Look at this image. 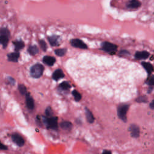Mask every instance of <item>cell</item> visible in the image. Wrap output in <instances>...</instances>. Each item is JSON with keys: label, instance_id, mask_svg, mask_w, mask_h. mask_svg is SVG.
Wrapping results in <instances>:
<instances>
[{"label": "cell", "instance_id": "obj_1", "mask_svg": "<svg viewBox=\"0 0 154 154\" xmlns=\"http://www.w3.org/2000/svg\"><path fill=\"white\" fill-rule=\"evenodd\" d=\"M43 122L45 126L53 130H57L58 129V118L57 117H43Z\"/></svg>", "mask_w": 154, "mask_h": 154}, {"label": "cell", "instance_id": "obj_2", "mask_svg": "<svg viewBox=\"0 0 154 154\" xmlns=\"http://www.w3.org/2000/svg\"><path fill=\"white\" fill-rule=\"evenodd\" d=\"M44 67L39 63L33 65L30 69V75L34 78H39L43 74Z\"/></svg>", "mask_w": 154, "mask_h": 154}, {"label": "cell", "instance_id": "obj_3", "mask_svg": "<svg viewBox=\"0 0 154 154\" xmlns=\"http://www.w3.org/2000/svg\"><path fill=\"white\" fill-rule=\"evenodd\" d=\"M129 105L127 104H121L117 108V115L122 121L124 122H127V112L128 110Z\"/></svg>", "mask_w": 154, "mask_h": 154}, {"label": "cell", "instance_id": "obj_4", "mask_svg": "<svg viewBox=\"0 0 154 154\" xmlns=\"http://www.w3.org/2000/svg\"><path fill=\"white\" fill-rule=\"evenodd\" d=\"M101 49L108 53H114L116 51L117 49V45L113 44L112 43H109L108 42H105L102 43Z\"/></svg>", "mask_w": 154, "mask_h": 154}, {"label": "cell", "instance_id": "obj_5", "mask_svg": "<svg viewBox=\"0 0 154 154\" xmlns=\"http://www.w3.org/2000/svg\"><path fill=\"white\" fill-rule=\"evenodd\" d=\"M11 140L19 147H22L25 144L23 138L17 133H14L11 135Z\"/></svg>", "mask_w": 154, "mask_h": 154}, {"label": "cell", "instance_id": "obj_6", "mask_svg": "<svg viewBox=\"0 0 154 154\" xmlns=\"http://www.w3.org/2000/svg\"><path fill=\"white\" fill-rule=\"evenodd\" d=\"M70 44L72 46L75 48H78L83 49H85L87 48V46L86 45V44L84 42H83L81 40L78 38H74L71 40Z\"/></svg>", "mask_w": 154, "mask_h": 154}, {"label": "cell", "instance_id": "obj_7", "mask_svg": "<svg viewBox=\"0 0 154 154\" xmlns=\"http://www.w3.org/2000/svg\"><path fill=\"white\" fill-rule=\"evenodd\" d=\"M130 134L131 137H132L133 138H138L140 136V128L139 127L135 125V124H132L129 128Z\"/></svg>", "mask_w": 154, "mask_h": 154}, {"label": "cell", "instance_id": "obj_8", "mask_svg": "<svg viewBox=\"0 0 154 154\" xmlns=\"http://www.w3.org/2000/svg\"><path fill=\"white\" fill-rule=\"evenodd\" d=\"M25 100H26V105L29 109H33L34 108V102L32 96L29 93H27L25 95Z\"/></svg>", "mask_w": 154, "mask_h": 154}, {"label": "cell", "instance_id": "obj_9", "mask_svg": "<svg viewBox=\"0 0 154 154\" xmlns=\"http://www.w3.org/2000/svg\"><path fill=\"white\" fill-rule=\"evenodd\" d=\"M149 53L147 51H138L135 54V58L137 60L147 59L149 56Z\"/></svg>", "mask_w": 154, "mask_h": 154}, {"label": "cell", "instance_id": "obj_10", "mask_svg": "<svg viewBox=\"0 0 154 154\" xmlns=\"http://www.w3.org/2000/svg\"><path fill=\"white\" fill-rule=\"evenodd\" d=\"M55 61H56L55 58L51 56H48V55L45 56L43 58V62L45 64L49 66H53L54 64V63H55Z\"/></svg>", "mask_w": 154, "mask_h": 154}, {"label": "cell", "instance_id": "obj_11", "mask_svg": "<svg viewBox=\"0 0 154 154\" xmlns=\"http://www.w3.org/2000/svg\"><path fill=\"white\" fill-rule=\"evenodd\" d=\"M64 77V74L62 71V70L60 69L55 70L52 74V78L55 81H58L60 79L63 78Z\"/></svg>", "mask_w": 154, "mask_h": 154}, {"label": "cell", "instance_id": "obj_12", "mask_svg": "<svg viewBox=\"0 0 154 154\" xmlns=\"http://www.w3.org/2000/svg\"><path fill=\"white\" fill-rule=\"evenodd\" d=\"M19 52H11L7 55L8 60L10 61L13 62H17L18 59L19 58Z\"/></svg>", "mask_w": 154, "mask_h": 154}, {"label": "cell", "instance_id": "obj_13", "mask_svg": "<svg viewBox=\"0 0 154 154\" xmlns=\"http://www.w3.org/2000/svg\"><path fill=\"white\" fill-rule=\"evenodd\" d=\"M72 126V123L69 121H63L60 123V127L65 131H70Z\"/></svg>", "mask_w": 154, "mask_h": 154}, {"label": "cell", "instance_id": "obj_14", "mask_svg": "<svg viewBox=\"0 0 154 154\" xmlns=\"http://www.w3.org/2000/svg\"><path fill=\"white\" fill-rule=\"evenodd\" d=\"M85 116H86V119H87V122L90 123H93V122L94 120V117L92 112L87 108H85Z\"/></svg>", "mask_w": 154, "mask_h": 154}, {"label": "cell", "instance_id": "obj_15", "mask_svg": "<svg viewBox=\"0 0 154 154\" xmlns=\"http://www.w3.org/2000/svg\"><path fill=\"white\" fill-rule=\"evenodd\" d=\"M141 5V2L137 0H132L128 2L127 7L130 8H137Z\"/></svg>", "mask_w": 154, "mask_h": 154}, {"label": "cell", "instance_id": "obj_16", "mask_svg": "<svg viewBox=\"0 0 154 154\" xmlns=\"http://www.w3.org/2000/svg\"><path fill=\"white\" fill-rule=\"evenodd\" d=\"M141 65L143 66V67L144 68V69L146 70V71L149 73V74H151L152 72L153 71L154 69L153 66L147 62H142L141 63Z\"/></svg>", "mask_w": 154, "mask_h": 154}, {"label": "cell", "instance_id": "obj_17", "mask_svg": "<svg viewBox=\"0 0 154 154\" xmlns=\"http://www.w3.org/2000/svg\"><path fill=\"white\" fill-rule=\"evenodd\" d=\"M48 41L49 42V43L51 44V46H55L58 45V37L56 35H52L48 37Z\"/></svg>", "mask_w": 154, "mask_h": 154}, {"label": "cell", "instance_id": "obj_18", "mask_svg": "<svg viewBox=\"0 0 154 154\" xmlns=\"http://www.w3.org/2000/svg\"><path fill=\"white\" fill-rule=\"evenodd\" d=\"M13 43H14V45L15 46V50L17 52H18L20 49H23V48L25 46L23 42H22L21 40H16V41L14 42Z\"/></svg>", "mask_w": 154, "mask_h": 154}, {"label": "cell", "instance_id": "obj_19", "mask_svg": "<svg viewBox=\"0 0 154 154\" xmlns=\"http://www.w3.org/2000/svg\"><path fill=\"white\" fill-rule=\"evenodd\" d=\"M8 36L4 35H0V44L2 45V46L5 48L8 45Z\"/></svg>", "mask_w": 154, "mask_h": 154}, {"label": "cell", "instance_id": "obj_20", "mask_svg": "<svg viewBox=\"0 0 154 154\" xmlns=\"http://www.w3.org/2000/svg\"><path fill=\"white\" fill-rule=\"evenodd\" d=\"M28 52L31 55H35L37 54L38 53L39 50L38 48L35 46V45H32V46H30L28 49Z\"/></svg>", "mask_w": 154, "mask_h": 154}, {"label": "cell", "instance_id": "obj_21", "mask_svg": "<svg viewBox=\"0 0 154 154\" xmlns=\"http://www.w3.org/2000/svg\"><path fill=\"white\" fill-rule=\"evenodd\" d=\"M18 89H19V91L20 93V94H22L23 95H26L28 93L26 88L23 84H19L18 86Z\"/></svg>", "mask_w": 154, "mask_h": 154}, {"label": "cell", "instance_id": "obj_22", "mask_svg": "<svg viewBox=\"0 0 154 154\" xmlns=\"http://www.w3.org/2000/svg\"><path fill=\"white\" fill-rule=\"evenodd\" d=\"M72 95L74 97V99L76 102H78L81 99V95L77 90H73L72 91Z\"/></svg>", "mask_w": 154, "mask_h": 154}, {"label": "cell", "instance_id": "obj_23", "mask_svg": "<svg viewBox=\"0 0 154 154\" xmlns=\"http://www.w3.org/2000/svg\"><path fill=\"white\" fill-rule=\"evenodd\" d=\"M66 52V49L64 48L63 49H57L56 50H55V53L57 55L59 56V57H63L65 55Z\"/></svg>", "mask_w": 154, "mask_h": 154}, {"label": "cell", "instance_id": "obj_24", "mask_svg": "<svg viewBox=\"0 0 154 154\" xmlns=\"http://www.w3.org/2000/svg\"><path fill=\"white\" fill-rule=\"evenodd\" d=\"M60 87L61 88H62L63 90H68V89L70 88V84L67 81H64V82H61L60 84Z\"/></svg>", "mask_w": 154, "mask_h": 154}, {"label": "cell", "instance_id": "obj_25", "mask_svg": "<svg viewBox=\"0 0 154 154\" xmlns=\"http://www.w3.org/2000/svg\"><path fill=\"white\" fill-rule=\"evenodd\" d=\"M0 35H4L9 37L10 32L7 28H0Z\"/></svg>", "mask_w": 154, "mask_h": 154}, {"label": "cell", "instance_id": "obj_26", "mask_svg": "<svg viewBox=\"0 0 154 154\" xmlns=\"http://www.w3.org/2000/svg\"><path fill=\"white\" fill-rule=\"evenodd\" d=\"M146 83L149 85H154V75L150 76L147 79Z\"/></svg>", "mask_w": 154, "mask_h": 154}, {"label": "cell", "instance_id": "obj_27", "mask_svg": "<svg viewBox=\"0 0 154 154\" xmlns=\"http://www.w3.org/2000/svg\"><path fill=\"white\" fill-rule=\"evenodd\" d=\"M39 45H40L41 48H42L44 51H45L46 50L47 45H46V42H45L43 40H39Z\"/></svg>", "mask_w": 154, "mask_h": 154}, {"label": "cell", "instance_id": "obj_28", "mask_svg": "<svg viewBox=\"0 0 154 154\" xmlns=\"http://www.w3.org/2000/svg\"><path fill=\"white\" fill-rule=\"evenodd\" d=\"M45 114L46 117H52V111L51 108L48 107L45 110Z\"/></svg>", "mask_w": 154, "mask_h": 154}, {"label": "cell", "instance_id": "obj_29", "mask_svg": "<svg viewBox=\"0 0 154 154\" xmlns=\"http://www.w3.org/2000/svg\"><path fill=\"white\" fill-rule=\"evenodd\" d=\"M8 149L7 146H6L5 145H4V144H2L1 141H0V150H7Z\"/></svg>", "mask_w": 154, "mask_h": 154}, {"label": "cell", "instance_id": "obj_30", "mask_svg": "<svg viewBox=\"0 0 154 154\" xmlns=\"http://www.w3.org/2000/svg\"><path fill=\"white\" fill-rule=\"evenodd\" d=\"M102 154H112L110 150H104L103 152H102Z\"/></svg>", "mask_w": 154, "mask_h": 154}, {"label": "cell", "instance_id": "obj_31", "mask_svg": "<svg viewBox=\"0 0 154 154\" xmlns=\"http://www.w3.org/2000/svg\"><path fill=\"white\" fill-rule=\"evenodd\" d=\"M150 107L152 108V109H154V100H152L150 103Z\"/></svg>", "mask_w": 154, "mask_h": 154}, {"label": "cell", "instance_id": "obj_32", "mask_svg": "<svg viewBox=\"0 0 154 154\" xmlns=\"http://www.w3.org/2000/svg\"><path fill=\"white\" fill-rule=\"evenodd\" d=\"M9 79H10V82L11 83V84H14L15 81H14V80L13 78H9Z\"/></svg>", "mask_w": 154, "mask_h": 154}]
</instances>
